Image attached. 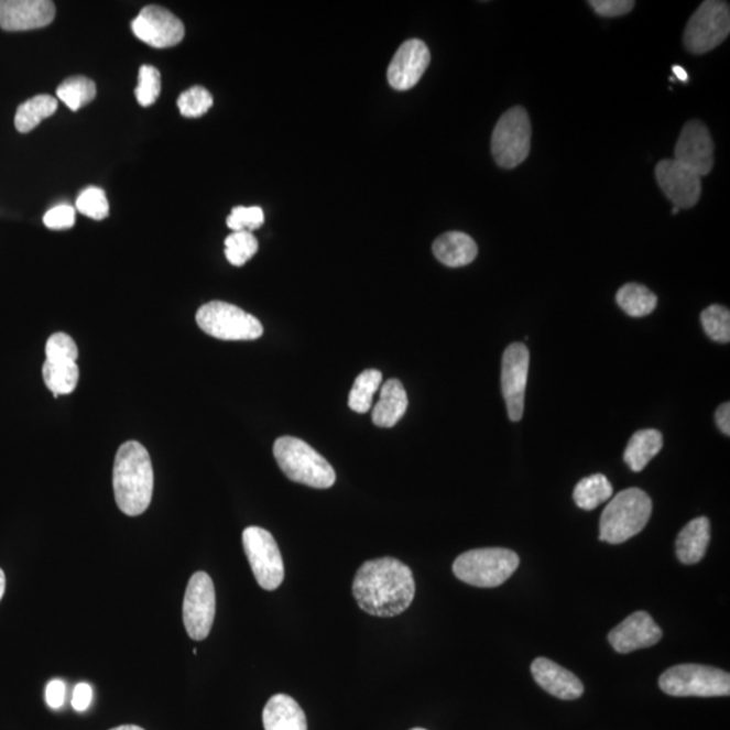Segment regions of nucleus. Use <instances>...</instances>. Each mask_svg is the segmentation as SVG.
Returning <instances> with one entry per match:
<instances>
[{
	"instance_id": "obj_1",
	"label": "nucleus",
	"mask_w": 730,
	"mask_h": 730,
	"mask_svg": "<svg viewBox=\"0 0 730 730\" xmlns=\"http://www.w3.org/2000/svg\"><path fill=\"white\" fill-rule=\"evenodd\" d=\"M414 596L412 569L394 557L366 562L353 580L356 602L371 615H400L411 608Z\"/></svg>"
},
{
	"instance_id": "obj_2",
	"label": "nucleus",
	"mask_w": 730,
	"mask_h": 730,
	"mask_svg": "<svg viewBox=\"0 0 730 730\" xmlns=\"http://www.w3.org/2000/svg\"><path fill=\"white\" fill-rule=\"evenodd\" d=\"M112 487L118 508L129 517H138L150 508L154 473L150 453L138 442L121 445L112 468Z\"/></svg>"
},
{
	"instance_id": "obj_3",
	"label": "nucleus",
	"mask_w": 730,
	"mask_h": 730,
	"mask_svg": "<svg viewBox=\"0 0 730 730\" xmlns=\"http://www.w3.org/2000/svg\"><path fill=\"white\" fill-rule=\"evenodd\" d=\"M651 514L652 501L645 491H621L603 510L599 522V540L609 544L625 543L644 530Z\"/></svg>"
},
{
	"instance_id": "obj_4",
	"label": "nucleus",
	"mask_w": 730,
	"mask_h": 730,
	"mask_svg": "<svg viewBox=\"0 0 730 730\" xmlns=\"http://www.w3.org/2000/svg\"><path fill=\"white\" fill-rule=\"evenodd\" d=\"M274 456L284 475L295 483L313 489H329L336 483V472L329 461L299 438H277Z\"/></svg>"
},
{
	"instance_id": "obj_5",
	"label": "nucleus",
	"mask_w": 730,
	"mask_h": 730,
	"mask_svg": "<svg viewBox=\"0 0 730 730\" xmlns=\"http://www.w3.org/2000/svg\"><path fill=\"white\" fill-rule=\"evenodd\" d=\"M520 566L514 551L504 548L472 549L454 563L457 579L475 587H498L504 584Z\"/></svg>"
},
{
	"instance_id": "obj_6",
	"label": "nucleus",
	"mask_w": 730,
	"mask_h": 730,
	"mask_svg": "<svg viewBox=\"0 0 730 730\" xmlns=\"http://www.w3.org/2000/svg\"><path fill=\"white\" fill-rule=\"evenodd\" d=\"M658 686L673 697H728L730 675L720 668L680 664L668 668Z\"/></svg>"
},
{
	"instance_id": "obj_7",
	"label": "nucleus",
	"mask_w": 730,
	"mask_h": 730,
	"mask_svg": "<svg viewBox=\"0 0 730 730\" xmlns=\"http://www.w3.org/2000/svg\"><path fill=\"white\" fill-rule=\"evenodd\" d=\"M197 324L206 335L225 341H251L263 336V325L242 308L213 301L197 313Z\"/></svg>"
},
{
	"instance_id": "obj_8",
	"label": "nucleus",
	"mask_w": 730,
	"mask_h": 730,
	"mask_svg": "<svg viewBox=\"0 0 730 730\" xmlns=\"http://www.w3.org/2000/svg\"><path fill=\"white\" fill-rule=\"evenodd\" d=\"M532 124L524 107L515 106L497 122L491 139V152L502 168L513 170L530 156Z\"/></svg>"
},
{
	"instance_id": "obj_9",
	"label": "nucleus",
	"mask_w": 730,
	"mask_h": 730,
	"mask_svg": "<svg viewBox=\"0 0 730 730\" xmlns=\"http://www.w3.org/2000/svg\"><path fill=\"white\" fill-rule=\"evenodd\" d=\"M729 33V3L706 0L688 21L684 41L694 55H704L721 45Z\"/></svg>"
},
{
	"instance_id": "obj_10",
	"label": "nucleus",
	"mask_w": 730,
	"mask_h": 730,
	"mask_svg": "<svg viewBox=\"0 0 730 730\" xmlns=\"http://www.w3.org/2000/svg\"><path fill=\"white\" fill-rule=\"evenodd\" d=\"M243 551L261 589L274 591L284 580V563L276 540L269 531L249 526L242 533Z\"/></svg>"
},
{
	"instance_id": "obj_11",
	"label": "nucleus",
	"mask_w": 730,
	"mask_h": 730,
	"mask_svg": "<svg viewBox=\"0 0 730 730\" xmlns=\"http://www.w3.org/2000/svg\"><path fill=\"white\" fill-rule=\"evenodd\" d=\"M216 617V589L209 575L195 573L189 579L183 601V622L189 639L209 636Z\"/></svg>"
},
{
	"instance_id": "obj_12",
	"label": "nucleus",
	"mask_w": 730,
	"mask_h": 730,
	"mask_svg": "<svg viewBox=\"0 0 730 730\" xmlns=\"http://www.w3.org/2000/svg\"><path fill=\"white\" fill-rule=\"evenodd\" d=\"M527 373H530V350L525 344L514 342L504 350L501 377L509 418L514 423L521 421L524 415Z\"/></svg>"
},
{
	"instance_id": "obj_13",
	"label": "nucleus",
	"mask_w": 730,
	"mask_h": 730,
	"mask_svg": "<svg viewBox=\"0 0 730 730\" xmlns=\"http://www.w3.org/2000/svg\"><path fill=\"white\" fill-rule=\"evenodd\" d=\"M132 31L142 43L156 50L176 46L184 39L183 22L167 9L146 6L132 22Z\"/></svg>"
},
{
	"instance_id": "obj_14",
	"label": "nucleus",
	"mask_w": 730,
	"mask_h": 730,
	"mask_svg": "<svg viewBox=\"0 0 730 730\" xmlns=\"http://www.w3.org/2000/svg\"><path fill=\"white\" fill-rule=\"evenodd\" d=\"M674 160L700 177L710 174L715 167V142L705 123L690 121L685 124L676 142Z\"/></svg>"
},
{
	"instance_id": "obj_15",
	"label": "nucleus",
	"mask_w": 730,
	"mask_h": 730,
	"mask_svg": "<svg viewBox=\"0 0 730 730\" xmlns=\"http://www.w3.org/2000/svg\"><path fill=\"white\" fill-rule=\"evenodd\" d=\"M658 186L678 209H691L702 193V177L674 159L662 160L656 167Z\"/></svg>"
},
{
	"instance_id": "obj_16",
	"label": "nucleus",
	"mask_w": 730,
	"mask_h": 730,
	"mask_svg": "<svg viewBox=\"0 0 730 730\" xmlns=\"http://www.w3.org/2000/svg\"><path fill=\"white\" fill-rule=\"evenodd\" d=\"M55 17L56 6L50 0H0V28L6 32L45 28Z\"/></svg>"
},
{
	"instance_id": "obj_17",
	"label": "nucleus",
	"mask_w": 730,
	"mask_h": 730,
	"mask_svg": "<svg viewBox=\"0 0 730 730\" xmlns=\"http://www.w3.org/2000/svg\"><path fill=\"white\" fill-rule=\"evenodd\" d=\"M431 64V52L421 40H408L396 51L388 69L390 86L397 91L411 90Z\"/></svg>"
},
{
	"instance_id": "obj_18",
	"label": "nucleus",
	"mask_w": 730,
	"mask_h": 730,
	"mask_svg": "<svg viewBox=\"0 0 730 730\" xmlns=\"http://www.w3.org/2000/svg\"><path fill=\"white\" fill-rule=\"evenodd\" d=\"M663 632L645 611H636L609 633V643L620 654L650 649L662 640Z\"/></svg>"
},
{
	"instance_id": "obj_19",
	"label": "nucleus",
	"mask_w": 730,
	"mask_h": 730,
	"mask_svg": "<svg viewBox=\"0 0 730 730\" xmlns=\"http://www.w3.org/2000/svg\"><path fill=\"white\" fill-rule=\"evenodd\" d=\"M532 675L537 685L551 696L564 700H574L584 696L585 687L578 676L549 658H536L532 664Z\"/></svg>"
},
{
	"instance_id": "obj_20",
	"label": "nucleus",
	"mask_w": 730,
	"mask_h": 730,
	"mask_svg": "<svg viewBox=\"0 0 730 730\" xmlns=\"http://www.w3.org/2000/svg\"><path fill=\"white\" fill-rule=\"evenodd\" d=\"M433 253L440 263L459 269L471 264L478 257V246L472 237L461 231H448L433 242Z\"/></svg>"
},
{
	"instance_id": "obj_21",
	"label": "nucleus",
	"mask_w": 730,
	"mask_h": 730,
	"mask_svg": "<svg viewBox=\"0 0 730 730\" xmlns=\"http://www.w3.org/2000/svg\"><path fill=\"white\" fill-rule=\"evenodd\" d=\"M265 730H307V720L301 706L286 694H276L263 711Z\"/></svg>"
},
{
	"instance_id": "obj_22",
	"label": "nucleus",
	"mask_w": 730,
	"mask_h": 730,
	"mask_svg": "<svg viewBox=\"0 0 730 730\" xmlns=\"http://www.w3.org/2000/svg\"><path fill=\"white\" fill-rule=\"evenodd\" d=\"M407 406L408 397L402 382L390 379L382 385L381 397L373 407V424L379 427H393L405 415Z\"/></svg>"
},
{
	"instance_id": "obj_23",
	"label": "nucleus",
	"mask_w": 730,
	"mask_h": 730,
	"mask_svg": "<svg viewBox=\"0 0 730 730\" xmlns=\"http://www.w3.org/2000/svg\"><path fill=\"white\" fill-rule=\"evenodd\" d=\"M710 543V521L699 517L688 522L676 538V555L684 564H697L704 559Z\"/></svg>"
},
{
	"instance_id": "obj_24",
	"label": "nucleus",
	"mask_w": 730,
	"mask_h": 730,
	"mask_svg": "<svg viewBox=\"0 0 730 730\" xmlns=\"http://www.w3.org/2000/svg\"><path fill=\"white\" fill-rule=\"evenodd\" d=\"M662 448L663 436L661 432L655 429L639 431L628 443L624 460L632 471L640 472L661 453Z\"/></svg>"
},
{
	"instance_id": "obj_25",
	"label": "nucleus",
	"mask_w": 730,
	"mask_h": 730,
	"mask_svg": "<svg viewBox=\"0 0 730 730\" xmlns=\"http://www.w3.org/2000/svg\"><path fill=\"white\" fill-rule=\"evenodd\" d=\"M57 107V99L51 95H37V97L26 100L17 110L14 123L18 132H32L46 118L55 115Z\"/></svg>"
},
{
	"instance_id": "obj_26",
	"label": "nucleus",
	"mask_w": 730,
	"mask_h": 730,
	"mask_svg": "<svg viewBox=\"0 0 730 730\" xmlns=\"http://www.w3.org/2000/svg\"><path fill=\"white\" fill-rule=\"evenodd\" d=\"M617 304L628 316L641 318L650 316L657 306V296L643 284L629 283L615 295Z\"/></svg>"
},
{
	"instance_id": "obj_27",
	"label": "nucleus",
	"mask_w": 730,
	"mask_h": 730,
	"mask_svg": "<svg viewBox=\"0 0 730 730\" xmlns=\"http://www.w3.org/2000/svg\"><path fill=\"white\" fill-rule=\"evenodd\" d=\"M43 378L46 388L53 395H67L73 393L79 382V367L76 361H45Z\"/></svg>"
},
{
	"instance_id": "obj_28",
	"label": "nucleus",
	"mask_w": 730,
	"mask_h": 730,
	"mask_svg": "<svg viewBox=\"0 0 730 730\" xmlns=\"http://www.w3.org/2000/svg\"><path fill=\"white\" fill-rule=\"evenodd\" d=\"M613 495V486L602 473L590 475L575 487L574 501L580 509L593 510L610 500Z\"/></svg>"
},
{
	"instance_id": "obj_29",
	"label": "nucleus",
	"mask_w": 730,
	"mask_h": 730,
	"mask_svg": "<svg viewBox=\"0 0 730 730\" xmlns=\"http://www.w3.org/2000/svg\"><path fill=\"white\" fill-rule=\"evenodd\" d=\"M383 381L382 372L367 370L361 372L353 383L348 397V405L353 412L364 414L371 411L373 396L381 388Z\"/></svg>"
},
{
	"instance_id": "obj_30",
	"label": "nucleus",
	"mask_w": 730,
	"mask_h": 730,
	"mask_svg": "<svg viewBox=\"0 0 730 730\" xmlns=\"http://www.w3.org/2000/svg\"><path fill=\"white\" fill-rule=\"evenodd\" d=\"M95 97H97V86L86 76L68 77L57 88V98L73 111L92 102Z\"/></svg>"
},
{
	"instance_id": "obj_31",
	"label": "nucleus",
	"mask_w": 730,
	"mask_h": 730,
	"mask_svg": "<svg viewBox=\"0 0 730 730\" xmlns=\"http://www.w3.org/2000/svg\"><path fill=\"white\" fill-rule=\"evenodd\" d=\"M259 251V242L251 231H235L225 240V257L231 265L241 266Z\"/></svg>"
},
{
	"instance_id": "obj_32",
	"label": "nucleus",
	"mask_w": 730,
	"mask_h": 730,
	"mask_svg": "<svg viewBox=\"0 0 730 730\" xmlns=\"http://www.w3.org/2000/svg\"><path fill=\"white\" fill-rule=\"evenodd\" d=\"M705 334L711 340L728 344L730 341V312L720 305L709 306L700 314Z\"/></svg>"
},
{
	"instance_id": "obj_33",
	"label": "nucleus",
	"mask_w": 730,
	"mask_h": 730,
	"mask_svg": "<svg viewBox=\"0 0 730 730\" xmlns=\"http://www.w3.org/2000/svg\"><path fill=\"white\" fill-rule=\"evenodd\" d=\"M213 102L211 94L205 87L194 86L181 95L177 107L183 117L199 118L211 109Z\"/></svg>"
},
{
	"instance_id": "obj_34",
	"label": "nucleus",
	"mask_w": 730,
	"mask_h": 730,
	"mask_svg": "<svg viewBox=\"0 0 730 730\" xmlns=\"http://www.w3.org/2000/svg\"><path fill=\"white\" fill-rule=\"evenodd\" d=\"M76 209L95 221H102L109 217L110 213L109 200H107L103 189L97 187L87 188L79 195L76 200Z\"/></svg>"
},
{
	"instance_id": "obj_35",
	"label": "nucleus",
	"mask_w": 730,
	"mask_h": 730,
	"mask_svg": "<svg viewBox=\"0 0 730 730\" xmlns=\"http://www.w3.org/2000/svg\"><path fill=\"white\" fill-rule=\"evenodd\" d=\"M162 92V75L152 65H142L139 73V86L135 98L142 107L152 106Z\"/></svg>"
},
{
	"instance_id": "obj_36",
	"label": "nucleus",
	"mask_w": 730,
	"mask_h": 730,
	"mask_svg": "<svg viewBox=\"0 0 730 730\" xmlns=\"http://www.w3.org/2000/svg\"><path fill=\"white\" fill-rule=\"evenodd\" d=\"M229 229L233 231H252L264 224V213L260 207H235L227 219Z\"/></svg>"
},
{
	"instance_id": "obj_37",
	"label": "nucleus",
	"mask_w": 730,
	"mask_h": 730,
	"mask_svg": "<svg viewBox=\"0 0 730 730\" xmlns=\"http://www.w3.org/2000/svg\"><path fill=\"white\" fill-rule=\"evenodd\" d=\"M45 355L47 361H76L79 349L73 337L55 334L46 342Z\"/></svg>"
},
{
	"instance_id": "obj_38",
	"label": "nucleus",
	"mask_w": 730,
	"mask_h": 730,
	"mask_svg": "<svg viewBox=\"0 0 730 730\" xmlns=\"http://www.w3.org/2000/svg\"><path fill=\"white\" fill-rule=\"evenodd\" d=\"M44 224L46 228L52 230L73 228L75 225L74 207L68 205L53 207V209L45 214Z\"/></svg>"
},
{
	"instance_id": "obj_39",
	"label": "nucleus",
	"mask_w": 730,
	"mask_h": 730,
	"mask_svg": "<svg viewBox=\"0 0 730 730\" xmlns=\"http://www.w3.org/2000/svg\"><path fill=\"white\" fill-rule=\"evenodd\" d=\"M592 10L602 17H621L631 13L636 3L632 0H591Z\"/></svg>"
},
{
	"instance_id": "obj_40",
	"label": "nucleus",
	"mask_w": 730,
	"mask_h": 730,
	"mask_svg": "<svg viewBox=\"0 0 730 730\" xmlns=\"http://www.w3.org/2000/svg\"><path fill=\"white\" fill-rule=\"evenodd\" d=\"M65 685L64 682L55 679L50 682L46 686V704L51 709H61L65 700Z\"/></svg>"
},
{
	"instance_id": "obj_41",
	"label": "nucleus",
	"mask_w": 730,
	"mask_h": 730,
	"mask_svg": "<svg viewBox=\"0 0 730 730\" xmlns=\"http://www.w3.org/2000/svg\"><path fill=\"white\" fill-rule=\"evenodd\" d=\"M92 700V687L88 684H79L74 688L73 708L76 711H86L90 708Z\"/></svg>"
},
{
	"instance_id": "obj_42",
	"label": "nucleus",
	"mask_w": 730,
	"mask_h": 730,
	"mask_svg": "<svg viewBox=\"0 0 730 730\" xmlns=\"http://www.w3.org/2000/svg\"><path fill=\"white\" fill-rule=\"evenodd\" d=\"M716 423L720 427L723 435H730V405L729 402L723 403L716 413Z\"/></svg>"
},
{
	"instance_id": "obj_43",
	"label": "nucleus",
	"mask_w": 730,
	"mask_h": 730,
	"mask_svg": "<svg viewBox=\"0 0 730 730\" xmlns=\"http://www.w3.org/2000/svg\"><path fill=\"white\" fill-rule=\"evenodd\" d=\"M673 73L680 81L686 83L688 80V75L685 68L679 67V65H674Z\"/></svg>"
},
{
	"instance_id": "obj_44",
	"label": "nucleus",
	"mask_w": 730,
	"mask_h": 730,
	"mask_svg": "<svg viewBox=\"0 0 730 730\" xmlns=\"http://www.w3.org/2000/svg\"><path fill=\"white\" fill-rule=\"evenodd\" d=\"M6 592V575L3 569L0 568V601H2Z\"/></svg>"
},
{
	"instance_id": "obj_45",
	"label": "nucleus",
	"mask_w": 730,
	"mask_h": 730,
	"mask_svg": "<svg viewBox=\"0 0 730 730\" xmlns=\"http://www.w3.org/2000/svg\"><path fill=\"white\" fill-rule=\"evenodd\" d=\"M110 730H145V729L141 728L139 726H121V727L112 728Z\"/></svg>"
},
{
	"instance_id": "obj_46",
	"label": "nucleus",
	"mask_w": 730,
	"mask_h": 730,
	"mask_svg": "<svg viewBox=\"0 0 730 730\" xmlns=\"http://www.w3.org/2000/svg\"><path fill=\"white\" fill-rule=\"evenodd\" d=\"M679 209L678 207H674L673 214H678Z\"/></svg>"
},
{
	"instance_id": "obj_47",
	"label": "nucleus",
	"mask_w": 730,
	"mask_h": 730,
	"mask_svg": "<svg viewBox=\"0 0 730 730\" xmlns=\"http://www.w3.org/2000/svg\"><path fill=\"white\" fill-rule=\"evenodd\" d=\"M412 730H426V729H423V728H414V729H412Z\"/></svg>"
}]
</instances>
